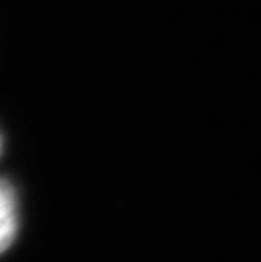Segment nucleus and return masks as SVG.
I'll return each instance as SVG.
<instances>
[{"instance_id": "1", "label": "nucleus", "mask_w": 261, "mask_h": 262, "mask_svg": "<svg viewBox=\"0 0 261 262\" xmlns=\"http://www.w3.org/2000/svg\"><path fill=\"white\" fill-rule=\"evenodd\" d=\"M17 233V198L12 185L0 180V255L12 245Z\"/></svg>"}, {"instance_id": "2", "label": "nucleus", "mask_w": 261, "mask_h": 262, "mask_svg": "<svg viewBox=\"0 0 261 262\" xmlns=\"http://www.w3.org/2000/svg\"><path fill=\"white\" fill-rule=\"evenodd\" d=\"M0 149H2V141H0Z\"/></svg>"}]
</instances>
